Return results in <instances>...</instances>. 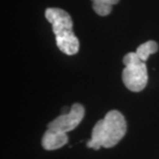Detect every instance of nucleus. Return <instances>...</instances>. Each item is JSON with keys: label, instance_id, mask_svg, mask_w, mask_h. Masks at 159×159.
<instances>
[{"label": "nucleus", "instance_id": "obj_6", "mask_svg": "<svg viewBox=\"0 0 159 159\" xmlns=\"http://www.w3.org/2000/svg\"><path fill=\"white\" fill-rule=\"evenodd\" d=\"M92 8L98 16L106 17L112 12L114 4H117L120 0H91Z\"/></svg>", "mask_w": 159, "mask_h": 159}, {"label": "nucleus", "instance_id": "obj_2", "mask_svg": "<svg viewBox=\"0 0 159 159\" xmlns=\"http://www.w3.org/2000/svg\"><path fill=\"white\" fill-rule=\"evenodd\" d=\"M46 19L52 25L58 49L66 55H75L80 50V41L72 30L70 15L64 9L50 7L44 11Z\"/></svg>", "mask_w": 159, "mask_h": 159}, {"label": "nucleus", "instance_id": "obj_5", "mask_svg": "<svg viewBox=\"0 0 159 159\" xmlns=\"http://www.w3.org/2000/svg\"><path fill=\"white\" fill-rule=\"evenodd\" d=\"M67 142L68 136L66 132L48 128L46 132L43 133V139H41V145L46 150L53 151L62 148L63 146L67 144Z\"/></svg>", "mask_w": 159, "mask_h": 159}, {"label": "nucleus", "instance_id": "obj_4", "mask_svg": "<svg viewBox=\"0 0 159 159\" xmlns=\"http://www.w3.org/2000/svg\"><path fill=\"white\" fill-rule=\"evenodd\" d=\"M85 116V109L81 103H74L70 111L66 114H62L59 117L48 124V128L58 130L62 132H69L77 128Z\"/></svg>", "mask_w": 159, "mask_h": 159}, {"label": "nucleus", "instance_id": "obj_1", "mask_svg": "<svg viewBox=\"0 0 159 159\" xmlns=\"http://www.w3.org/2000/svg\"><path fill=\"white\" fill-rule=\"evenodd\" d=\"M127 130V123L119 111L113 110L99 120L92 129L91 139L87 142V147L94 150L100 148H112L124 138Z\"/></svg>", "mask_w": 159, "mask_h": 159}, {"label": "nucleus", "instance_id": "obj_3", "mask_svg": "<svg viewBox=\"0 0 159 159\" xmlns=\"http://www.w3.org/2000/svg\"><path fill=\"white\" fill-rule=\"evenodd\" d=\"M125 65L122 71V81L125 87L132 92L144 90L148 83V71L146 62L139 59L136 53H128L124 56Z\"/></svg>", "mask_w": 159, "mask_h": 159}, {"label": "nucleus", "instance_id": "obj_7", "mask_svg": "<svg viewBox=\"0 0 159 159\" xmlns=\"http://www.w3.org/2000/svg\"><path fill=\"white\" fill-rule=\"evenodd\" d=\"M158 51V43L154 40H148L146 43H142L141 46L136 48V55L139 57V59L143 61H147L149 56L151 54H155Z\"/></svg>", "mask_w": 159, "mask_h": 159}]
</instances>
